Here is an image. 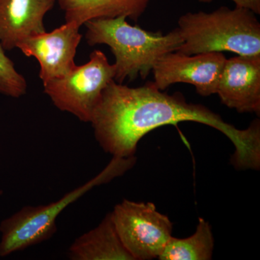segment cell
Wrapping results in <instances>:
<instances>
[{"label":"cell","mask_w":260,"mask_h":260,"mask_svg":"<svg viewBox=\"0 0 260 260\" xmlns=\"http://www.w3.org/2000/svg\"><path fill=\"white\" fill-rule=\"evenodd\" d=\"M182 121L208 125L225 135L235 151L232 162L238 169L260 167V124L253 121L239 129L201 104L186 102L182 93L169 95L153 82L130 88L112 80L104 90L90 124L98 143L117 158L134 157L140 140L152 130Z\"/></svg>","instance_id":"obj_1"},{"label":"cell","mask_w":260,"mask_h":260,"mask_svg":"<svg viewBox=\"0 0 260 260\" xmlns=\"http://www.w3.org/2000/svg\"><path fill=\"white\" fill-rule=\"evenodd\" d=\"M125 16L88 20L85 39L88 45L106 44L115 56L114 81L146 79L155 65L169 53L177 51L183 44L179 29L166 35L148 31L126 22Z\"/></svg>","instance_id":"obj_2"},{"label":"cell","mask_w":260,"mask_h":260,"mask_svg":"<svg viewBox=\"0 0 260 260\" xmlns=\"http://www.w3.org/2000/svg\"><path fill=\"white\" fill-rule=\"evenodd\" d=\"M183 44L177 51L186 55L231 51L260 55V23L251 10L220 7L211 13H186L178 20Z\"/></svg>","instance_id":"obj_3"},{"label":"cell","mask_w":260,"mask_h":260,"mask_svg":"<svg viewBox=\"0 0 260 260\" xmlns=\"http://www.w3.org/2000/svg\"><path fill=\"white\" fill-rule=\"evenodd\" d=\"M135 164V156L113 157L102 172L60 199L47 205H26L3 220L0 223V256L4 257L50 239L57 231L56 219L65 208L95 186L123 175Z\"/></svg>","instance_id":"obj_4"},{"label":"cell","mask_w":260,"mask_h":260,"mask_svg":"<svg viewBox=\"0 0 260 260\" xmlns=\"http://www.w3.org/2000/svg\"><path fill=\"white\" fill-rule=\"evenodd\" d=\"M115 75L114 64L109 63L103 51L95 50L86 64L75 65L64 76L43 84L44 93L61 112L90 123L103 92Z\"/></svg>","instance_id":"obj_5"},{"label":"cell","mask_w":260,"mask_h":260,"mask_svg":"<svg viewBox=\"0 0 260 260\" xmlns=\"http://www.w3.org/2000/svg\"><path fill=\"white\" fill-rule=\"evenodd\" d=\"M110 214L118 236L133 260L158 258L172 237L170 219L159 213L153 203L124 200Z\"/></svg>","instance_id":"obj_6"},{"label":"cell","mask_w":260,"mask_h":260,"mask_svg":"<svg viewBox=\"0 0 260 260\" xmlns=\"http://www.w3.org/2000/svg\"><path fill=\"white\" fill-rule=\"evenodd\" d=\"M222 52L186 55L179 51L162 56L153 70L155 86L164 90L175 83L194 85L202 96L216 94L219 80L225 64Z\"/></svg>","instance_id":"obj_7"},{"label":"cell","mask_w":260,"mask_h":260,"mask_svg":"<svg viewBox=\"0 0 260 260\" xmlns=\"http://www.w3.org/2000/svg\"><path fill=\"white\" fill-rule=\"evenodd\" d=\"M80 27L73 22H66L51 32L29 38L17 47L25 56L39 61L43 84L64 76L76 65L75 56L82 39Z\"/></svg>","instance_id":"obj_8"},{"label":"cell","mask_w":260,"mask_h":260,"mask_svg":"<svg viewBox=\"0 0 260 260\" xmlns=\"http://www.w3.org/2000/svg\"><path fill=\"white\" fill-rule=\"evenodd\" d=\"M216 93L239 113H260V55L225 59Z\"/></svg>","instance_id":"obj_9"},{"label":"cell","mask_w":260,"mask_h":260,"mask_svg":"<svg viewBox=\"0 0 260 260\" xmlns=\"http://www.w3.org/2000/svg\"><path fill=\"white\" fill-rule=\"evenodd\" d=\"M56 0H0V43L5 50L46 31L44 19Z\"/></svg>","instance_id":"obj_10"},{"label":"cell","mask_w":260,"mask_h":260,"mask_svg":"<svg viewBox=\"0 0 260 260\" xmlns=\"http://www.w3.org/2000/svg\"><path fill=\"white\" fill-rule=\"evenodd\" d=\"M68 254L71 260H133L118 236L110 213L96 227L77 238Z\"/></svg>","instance_id":"obj_11"},{"label":"cell","mask_w":260,"mask_h":260,"mask_svg":"<svg viewBox=\"0 0 260 260\" xmlns=\"http://www.w3.org/2000/svg\"><path fill=\"white\" fill-rule=\"evenodd\" d=\"M152 0H56L64 11L65 21L80 26L98 18L125 16L137 22Z\"/></svg>","instance_id":"obj_12"},{"label":"cell","mask_w":260,"mask_h":260,"mask_svg":"<svg viewBox=\"0 0 260 260\" xmlns=\"http://www.w3.org/2000/svg\"><path fill=\"white\" fill-rule=\"evenodd\" d=\"M214 237L210 224L200 218L196 232L189 237H172L162 250L160 260H209L212 259Z\"/></svg>","instance_id":"obj_13"},{"label":"cell","mask_w":260,"mask_h":260,"mask_svg":"<svg viewBox=\"0 0 260 260\" xmlns=\"http://www.w3.org/2000/svg\"><path fill=\"white\" fill-rule=\"evenodd\" d=\"M27 88L26 80L15 69L14 63L6 55L0 43V93L20 98L26 94Z\"/></svg>","instance_id":"obj_14"},{"label":"cell","mask_w":260,"mask_h":260,"mask_svg":"<svg viewBox=\"0 0 260 260\" xmlns=\"http://www.w3.org/2000/svg\"><path fill=\"white\" fill-rule=\"evenodd\" d=\"M199 3H209L214 0H198ZM237 8L251 10L256 15L260 14V0H231Z\"/></svg>","instance_id":"obj_15"},{"label":"cell","mask_w":260,"mask_h":260,"mask_svg":"<svg viewBox=\"0 0 260 260\" xmlns=\"http://www.w3.org/2000/svg\"><path fill=\"white\" fill-rule=\"evenodd\" d=\"M3 191L0 190V197H1V196H2V195H3Z\"/></svg>","instance_id":"obj_16"}]
</instances>
